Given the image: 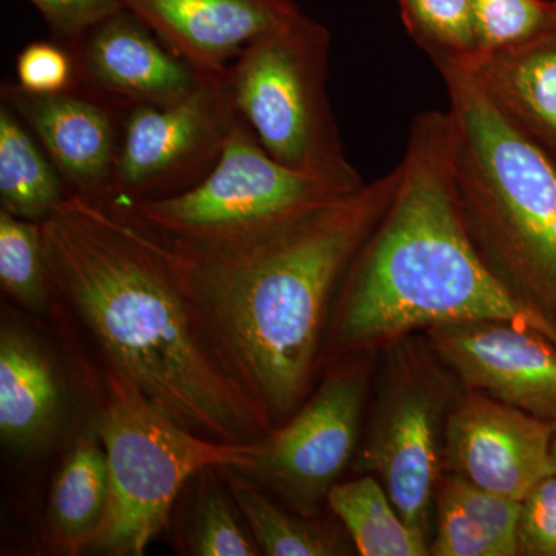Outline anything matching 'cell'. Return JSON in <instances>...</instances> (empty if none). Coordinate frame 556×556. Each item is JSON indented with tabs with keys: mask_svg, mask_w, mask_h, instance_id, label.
Returning a JSON list of instances; mask_svg holds the SVG:
<instances>
[{
	"mask_svg": "<svg viewBox=\"0 0 556 556\" xmlns=\"http://www.w3.org/2000/svg\"><path fill=\"white\" fill-rule=\"evenodd\" d=\"M399 178L397 166L350 195L237 239L182 244L144 232L208 350L269 433L313 393L340 283Z\"/></svg>",
	"mask_w": 556,
	"mask_h": 556,
	"instance_id": "cell-1",
	"label": "cell"
},
{
	"mask_svg": "<svg viewBox=\"0 0 556 556\" xmlns=\"http://www.w3.org/2000/svg\"><path fill=\"white\" fill-rule=\"evenodd\" d=\"M53 299L135 393L212 441L269 433L211 353L163 255L104 201L70 192L40 222Z\"/></svg>",
	"mask_w": 556,
	"mask_h": 556,
	"instance_id": "cell-2",
	"label": "cell"
},
{
	"mask_svg": "<svg viewBox=\"0 0 556 556\" xmlns=\"http://www.w3.org/2000/svg\"><path fill=\"white\" fill-rule=\"evenodd\" d=\"M399 170L390 206L340 283L320 367L455 321H511L556 343L555 325L493 276L468 236L450 169L447 112L416 116Z\"/></svg>",
	"mask_w": 556,
	"mask_h": 556,
	"instance_id": "cell-3",
	"label": "cell"
},
{
	"mask_svg": "<svg viewBox=\"0 0 556 556\" xmlns=\"http://www.w3.org/2000/svg\"><path fill=\"white\" fill-rule=\"evenodd\" d=\"M441 76L450 169L468 236L493 276L556 327V167L467 73Z\"/></svg>",
	"mask_w": 556,
	"mask_h": 556,
	"instance_id": "cell-4",
	"label": "cell"
},
{
	"mask_svg": "<svg viewBox=\"0 0 556 556\" xmlns=\"http://www.w3.org/2000/svg\"><path fill=\"white\" fill-rule=\"evenodd\" d=\"M331 33L299 11L241 51L223 76L230 104L277 163L357 190L328 94Z\"/></svg>",
	"mask_w": 556,
	"mask_h": 556,
	"instance_id": "cell-5",
	"label": "cell"
},
{
	"mask_svg": "<svg viewBox=\"0 0 556 556\" xmlns=\"http://www.w3.org/2000/svg\"><path fill=\"white\" fill-rule=\"evenodd\" d=\"M97 430L108 453L110 493L90 551L108 555L144 554L199 471L247 467L257 448V441L229 444L201 438L109 375Z\"/></svg>",
	"mask_w": 556,
	"mask_h": 556,
	"instance_id": "cell-6",
	"label": "cell"
},
{
	"mask_svg": "<svg viewBox=\"0 0 556 556\" xmlns=\"http://www.w3.org/2000/svg\"><path fill=\"white\" fill-rule=\"evenodd\" d=\"M353 192L277 163L237 115L199 185L164 199L101 201L153 239L201 244L257 232Z\"/></svg>",
	"mask_w": 556,
	"mask_h": 556,
	"instance_id": "cell-7",
	"label": "cell"
},
{
	"mask_svg": "<svg viewBox=\"0 0 556 556\" xmlns=\"http://www.w3.org/2000/svg\"><path fill=\"white\" fill-rule=\"evenodd\" d=\"M387 348L382 387L357 470L378 478L405 522L430 538L450 386L422 343L407 336Z\"/></svg>",
	"mask_w": 556,
	"mask_h": 556,
	"instance_id": "cell-8",
	"label": "cell"
},
{
	"mask_svg": "<svg viewBox=\"0 0 556 556\" xmlns=\"http://www.w3.org/2000/svg\"><path fill=\"white\" fill-rule=\"evenodd\" d=\"M368 354L334 361L302 407L258 439L251 463L236 470L289 510L316 517L356 453L371 368Z\"/></svg>",
	"mask_w": 556,
	"mask_h": 556,
	"instance_id": "cell-9",
	"label": "cell"
},
{
	"mask_svg": "<svg viewBox=\"0 0 556 556\" xmlns=\"http://www.w3.org/2000/svg\"><path fill=\"white\" fill-rule=\"evenodd\" d=\"M236 118L223 76L204 79L172 104L131 110L102 200L164 199L199 185L217 164Z\"/></svg>",
	"mask_w": 556,
	"mask_h": 556,
	"instance_id": "cell-10",
	"label": "cell"
},
{
	"mask_svg": "<svg viewBox=\"0 0 556 556\" xmlns=\"http://www.w3.org/2000/svg\"><path fill=\"white\" fill-rule=\"evenodd\" d=\"M556 422L470 391L450 408L444 428V466L496 495L522 503L554 475L551 448Z\"/></svg>",
	"mask_w": 556,
	"mask_h": 556,
	"instance_id": "cell-11",
	"label": "cell"
},
{
	"mask_svg": "<svg viewBox=\"0 0 556 556\" xmlns=\"http://www.w3.org/2000/svg\"><path fill=\"white\" fill-rule=\"evenodd\" d=\"M428 346L470 391L556 422V343L504 320L426 329Z\"/></svg>",
	"mask_w": 556,
	"mask_h": 556,
	"instance_id": "cell-12",
	"label": "cell"
},
{
	"mask_svg": "<svg viewBox=\"0 0 556 556\" xmlns=\"http://www.w3.org/2000/svg\"><path fill=\"white\" fill-rule=\"evenodd\" d=\"M67 49L75 58V91L116 112L172 104L212 78L190 67L127 10L101 22Z\"/></svg>",
	"mask_w": 556,
	"mask_h": 556,
	"instance_id": "cell-13",
	"label": "cell"
},
{
	"mask_svg": "<svg viewBox=\"0 0 556 556\" xmlns=\"http://www.w3.org/2000/svg\"><path fill=\"white\" fill-rule=\"evenodd\" d=\"M0 94L3 104L39 139L72 192L104 199L123 131L118 112L80 91L35 94L17 84L3 83Z\"/></svg>",
	"mask_w": 556,
	"mask_h": 556,
	"instance_id": "cell-14",
	"label": "cell"
},
{
	"mask_svg": "<svg viewBox=\"0 0 556 556\" xmlns=\"http://www.w3.org/2000/svg\"><path fill=\"white\" fill-rule=\"evenodd\" d=\"M190 67L225 76L252 40L299 13L292 0H119Z\"/></svg>",
	"mask_w": 556,
	"mask_h": 556,
	"instance_id": "cell-15",
	"label": "cell"
},
{
	"mask_svg": "<svg viewBox=\"0 0 556 556\" xmlns=\"http://www.w3.org/2000/svg\"><path fill=\"white\" fill-rule=\"evenodd\" d=\"M65 393L56 362L30 327L3 311L0 328V438L21 457L36 455L60 430Z\"/></svg>",
	"mask_w": 556,
	"mask_h": 556,
	"instance_id": "cell-16",
	"label": "cell"
},
{
	"mask_svg": "<svg viewBox=\"0 0 556 556\" xmlns=\"http://www.w3.org/2000/svg\"><path fill=\"white\" fill-rule=\"evenodd\" d=\"M467 75L556 167V20L525 42L479 58Z\"/></svg>",
	"mask_w": 556,
	"mask_h": 556,
	"instance_id": "cell-17",
	"label": "cell"
},
{
	"mask_svg": "<svg viewBox=\"0 0 556 556\" xmlns=\"http://www.w3.org/2000/svg\"><path fill=\"white\" fill-rule=\"evenodd\" d=\"M109 493L108 453L94 428L73 442L51 482L47 525L58 552L90 551L104 522Z\"/></svg>",
	"mask_w": 556,
	"mask_h": 556,
	"instance_id": "cell-18",
	"label": "cell"
},
{
	"mask_svg": "<svg viewBox=\"0 0 556 556\" xmlns=\"http://www.w3.org/2000/svg\"><path fill=\"white\" fill-rule=\"evenodd\" d=\"M327 506L362 556L430 555V538L405 522L372 475L338 482L329 490Z\"/></svg>",
	"mask_w": 556,
	"mask_h": 556,
	"instance_id": "cell-19",
	"label": "cell"
},
{
	"mask_svg": "<svg viewBox=\"0 0 556 556\" xmlns=\"http://www.w3.org/2000/svg\"><path fill=\"white\" fill-rule=\"evenodd\" d=\"M262 555L338 556L350 554L339 530L314 518L288 514L265 490L233 467H219Z\"/></svg>",
	"mask_w": 556,
	"mask_h": 556,
	"instance_id": "cell-20",
	"label": "cell"
},
{
	"mask_svg": "<svg viewBox=\"0 0 556 556\" xmlns=\"http://www.w3.org/2000/svg\"><path fill=\"white\" fill-rule=\"evenodd\" d=\"M67 193L62 177L43 156L20 116L0 105V204L28 222H43Z\"/></svg>",
	"mask_w": 556,
	"mask_h": 556,
	"instance_id": "cell-21",
	"label": "cell"
},
{
	"mask_svg": "<svg viewBox=\"0 0 556 556\" xmlns=\"http://www.w3.org/2000/svg\"><path fill=\"white\" fill-rule=\"evenodd\" d=\"M189 511L182 548L193 556L262 555L229 492L219 467H206L189 482Z\"/></svg>",
	"mask_w": 556,
	"mask_h": 556,
	"instance_id": "cell-22",
	"label": "cell"
},
{
	"mask_svg": "<svg viewBox=\"0 0 556 556\" xmlns=\"http://www.w3.org/2000/svg\"><path fill=\"white\" fill-rule=\"evenodd\" d=\"M409 38L439 73H467L478 58L471 0H397Z\"/></svg>",
	"mask_w": 556,
	"mask_h": 556,
	"instance_id": "cell-23",
	"label": "cell"
},
{
	"mask_svg": "<svg viewBox=\"0 0 556 556\" xmlns=\"http://www.w3.org/2000/svg\"><path fill=\"white\" fill-rule=\"evenodd\" d=\"M0 287L30 311L49 308L53 299L43 262L40 223L0 211Z\"/></svg>",
	"mask_w": 556,
	"mask_h": 556,
	"instance_id": "cell-24",
	"label": "cell"
},
{
	"mask_svg": "<svg viewBox=\"0 0 556 556\" xmlns=\"http://www.w3.org/2000/svg\"><path fill=\"white\" fill-rule=\"evenodd\" d=\"M471 20L478 61L546 30L556 20V3L554 0H471Z\"/></svg>",
	"mask_w": 556,
	"mask_h": 556,
	"instance_id": "cell-25",
	"label": "cell"
},
{
	"mask_svg": "<svg viewBox=\"0 0 556 556\" xmlns=\"http://www.w3.org/2000/svg\"><path fill=\"white\" fill-rule=\"evenodd\" d=\"M439 486L455 497L456 503L481 526L500 556L519 555L522 503L496 495L452 473L441 479Z\"/></svg>",
	"mask_w": 556,
	"mask_h": 556,
	"instance_id": "cell-26",
	"label": "cell"
},
{
	"mask_svg": "<svg viewBox=\"0 0 556 556\" xmlns=\"http://www.w3.org/2000/svg\"><path fill=\"white\" fill-rule=\"evenodd\" d=\"M17 86L35 94L75 91L76 64L72 51L56 42L28 43L17 54Z\"/></svg>",
	"mask_w": 556,
	"mask_h": 556,
	"instance_id": "cell-27",
	"label": "cell"
},
{
	"mask_svg": "<svg viewBox=\"0 0 556 556\" xmlns=\"http://www.w3.org/2000/svg\"><path fill=\"white\" fill-rule=\"evenodd\" d=\"M434 530L437 533L430 543V555L500 556L481 526L442 486L438 490Z\"/></svg>",
	"mask_w": 556,
	"mask_h": 556,
	"instance_id": "cell-28",
	"label": "cell"
},
{
	"mask_svg": "<svg viewBox=\"0 0 556 556\" xmlns=\"http://www.w3.org/2000/svg\"><path fill=\"white\" fill-rule=\"evenodd\" d=\"M519 555L556 556V475L538 482L522 501Z\"/></svg>",
	"mask_w": 556,
	"mask_h": 556,
	"instance_id": "cell-29",
	"label": "cell"
},
{
	"mask_svg": "<svg viewBox=\"0 0 556 556\" xmlns=\"http://www.w3.org/2000/svg\"><path fill=\"white\" fill-rule=\"evenodd\" d=\"M67 47L123 9L119 0H27Z\"/></svg>",
	"mask_w": 556,
	"mask_h": 556,
	"instance_id": "cell-30",
	"label": "cell"
},
{
	"mask_svg": "<svg viewBox=\"0 0 556 556\" xmlns=\"http://www.w3.org/2000/svg\"><path fill=\"white\" fill-rule=\"evenodd\" d=\"M551 460H552V470H554V475H556V430H555L554 439H552Z\"/></svg>",
	"mask_w": 556,
	"mask_h": 556,
	"instance_id": "cell-31",
	"label": "cell"
},
{
	"mask_svg": "<svg viewBox=\"0 0 556 556\" xmlns=\"http://www.w3.org/2000/svg\"><path fill=\"white\" fill-rule=\"evenodd\" d=\"M554 2L556 3V0H554Z\"/></svg>",
	"mask_w": 556,
	"mask_h": 556,
	"instance_id": "cell-32",
	"label": "cell"
}]
</instances>
